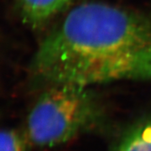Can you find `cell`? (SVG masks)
Here are the masks:
<instances>
[{"mask_svg":"<svg viewBox=\"0 0 151 151\" xmlns=\"http://www.w3.org/2000/svg\"><path fill=\"white\" fill-rule=\"evenodd\" d=\"M30 144L25 131L16 129L2 130L0 135V151H28Z\"/></svg>","mask_w":151,"mask_h":151,"instance_id":"5b68a950","label":"cell"},{"mask_svg":"<svg viewBox=\"0 0 151 151\" xmlns=\"http://www.w3.org/2000/svg\"><path fill=\"white\" fill-rule=\"evenodd\" d=\"M103 110L88 86L56 84L46 87L28 114L30 144L55 148L101 124Z\"/></svg>","mask_w":151,"mask_h":151,"instance_id":"7a4b0ae2","label":"cell"},{"mask_svg":"<svg viewBox=\"0 0 151 151\" xmlns=\"http://www.w3.org/2000/svg\"><path fill=\"white\" fill-rule=\"evenodd\" d=\"M30 72L47 86L151 80V14L103 2L76 6L40 44Z\"/></svg>","mask_w":151,"mask_h":151,"instance_id":"6da1fadb","label":"cell"},{"mask_svg":"<svg viewBox=\"0 0 151 151\" xmlns=\"http://www.w3.org/2000/svg\"><path fill=\"white\" fill-rule=\"evenodd\" d=\"M114 151H151V114L131 126Z\"/></svg>","mask_w":151,"mask_h":151,"instance_id":"277c9868","label":"cell"},{"mask_svg":"<svg viewBox=\"0 0 151 151\" xmlns=\"http://www.w3.org/2000/svg\"><path fill=\"white\" fill-rule=\"evenodd\" d=\"M74 0H18L23 21L32 28L42 27L67 9Z\"/></svg>","mask_w":151,"mask_h":151,"instance_id":"3957f363","label":"cell"}]
</instances>
